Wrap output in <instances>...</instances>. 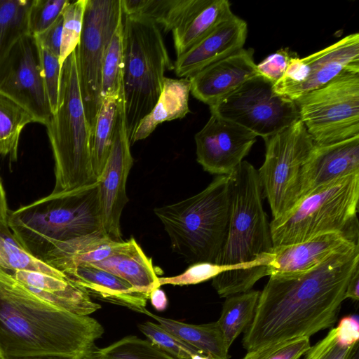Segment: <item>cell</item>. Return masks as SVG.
<instances>
[{
    "mask_svg": "<svg viewBox=\"0 0 359 359\" xmlns=\"http://www.w3.org/2000/svg\"><path fill=\"white\" fill-rule=\"evenodd\" d=\"M196 160L212 175H229L242 163L257 136L244 128L211 114L194 137Z\"/></svg>",
    "mask_w": 359,
    "mask_h": 359,
    "instance_id": "16",
    "label": "cell"
},
{
    "mask_svg": "<svg viewBox=\"0 0 359 359\" xmlns=\"http://www.w3.org/2000/svg\"><path fill=\"white\" fill-rule=\"evenodd\" d=\"M130 146L126 126L122 89L110 152L97 181L103 228L106 235L117 242L123 241L120 219L123 209L128 201L126 182L133 162Z\"/></svg>",
    "mask_w": 359,
    "mask_h": 359,
    "instance_id": "15",
    "label": "cell"
},
{
    "mask_svg": "<svg viewBox=\"0 0 359 359\" xmlns=\"http://www.w3.org/2000/svg\"><path fill=\"white\" fill-rule=\"evenodd\" d=\"M11 276L41 299L72 313L88 316L101 307L68 278L25 270L16 271Z\"/></svg>",
    "mask_w": 359,
    "mask_h": 359,
    "instance_id": "22",
    "label": "cell"
},
{
    "mask_svg": "<svg viewBox=\"0 0 359 359\" xmlns=\"http://www.w3.org/2000/svg\"><path fill=\"white\" fill-rule=\"evenodd\" d=\"M310 346V338H294L248 351L242 359H299Z\"/></svg>",
    "mask_w": 359,
    "mask_h": 359,
    "instance_id": "38",
    "label": "cell"
},
{
    "mask_svg": "<svg viewBox=\"0 0 359 359\" xmlns=\"http://www.w3.org/2000/svg\"><path fill=\"white\" fill-rule=\"evenodd\" d=\"M123 68V18L118 22L107 48L101 76L102 98L118 94L122 87Z\"/></svg>",
    "mask_w": 359,
    "mask_h": 359,
    "instance_id": "33",
    "label": "cell"
},
{
    "mask_svg": "<svg viewBox=\"0 0 359 359\" xmlns=\"http://www.w3.org/2000/svg\"><path fill=\"white\" fill-rule=\"evenodd\" d=\"M44 83L53 114L58 102L62 65L59 57L40 46Z\"/></svg>",
    "mask_w": 359,
    "mask_h": 359,
    "instance_id": "40",
    "label": "cell"
},
{
    "mask_svg": "<svg viewBox=\"0 0 359 359\" xmlns=\"http://www.w3.org/2000/svg\"><path fill=\"white\" fill-rule=\"evenodd\" d=\"M358 172L359 135L330 144L314 143L302 168L298 202L334 180Z\"/></svg>",
    "mask_w": 359,
    "mask_h": 359,
    "instance_id": "18",
    "label": "cell"
},
{
    "mask_svg": "<svg viewBox=\"0 0 359 359\" xmlns=\"http://www.w3.org/2000/svg\"><path fill=\"white\" fill-rule=\"evenodd\" d=\"M122 18L121 0H87L81 37L75 50L80 92L91 133L102 101L104 56Z\"/></svg>",
    "mask_w": 359,
    "mask_h": 359,
    "instance_id": "11",
    "label": "cell"
},
{
    "mask_svg": "<svg viewBox=\"0 0 359 359\" xmlns=\"http://www.w3.org/2000/svg\"><path fill=\"white\" fill-rule=\"evenodd\" d=\"M345 72H359V34H350L305 57L289 62L274 92L293 101Z\"/></svg>",
    "mask_w": 359,
    "mask_h": 359,
    "instance_id": "14",
    "label": "cell"
},
{
    "mask_svg": "<svg viewBox=\"0 0 359 359\" xmlns=\"http://www.w3.org/2000/svg\"><path fill=\"white\" fill-rule=\"evenodd\" d=\"M247 22L233 14L200 41L177 57L174 69L177 76L189 78L205 67L243 48Z\"/></svg>",
    "mask_w": 359,
    "mask_h": 359,
    "instance_id": "19",
    "label": "cell"
},
{
    "mask_svg": "<svg viewBox=\"0 0 359 359\" xmlns=\"http://www.w3.org/2000/svg\"><path fill=\"white\" fill-rule=\"evenodd\" d=\"M122 89L123 87L118 94L102 98L91 133V159L93 171L97 178L100 176L110 152L114 126Z\"/></svg>",
    "mask_w": 359,
    "mask_h": 359,
    "instance_id": "29",
    "label": "cell"
},
{
    "mask_svg": "<svg viewBox=\"0 0 359 359\" xmlns=\"http://www.w3.org/2000/svg\"><path fill=\"white\" fill-rule=\"evenodd\" d=\"M233 14L227 0H194L187 14L172 30L177 57L203 39Z\"/></svg>",
    "mask_w": 359,
    "mask_h": 359,
    "instance_id": "24",
    "label": "cell"
},
{
    "mask_svg": "<svg viewBox=\"0 0 359 359\" xmlns=\"http://www.w3.org/2000/svg\"><path fill=\"white\" fill-rule=\"evenodd\" d=\"M149 299L154 309L158 311H163L167 307L168 299L166 294L160 287L151 292Z\"/></svg>",
    "mask_w": 359,
    "mask_h": 359,
    "instance_id": "45",
    "label": "cell"
},
{
    "mask_svg": "<svg viewBox=\"0 0 359 359\" xmlns=\"http://www.w3.org/2000/svg\"><path fill=\"white\" fill-rule=\"evenodd\" d=\"M253 54L252 48H243L189 77L192 95L211 107L259 76Z\"/></svg>",
    "mask_w": 359,
    "mask_h": 359,
    "instance_id": "17",
    "label": "cell"
},
{
    "mask_svg": "<svg viewBox=\"0 0 359 359\" xmlns=\"http://www.w3.org/2000/svg\"><path fill=\"white\" fill-rule=\"evenodd\" d=\"M81 359H102L100 348L94 345L81 358Z\"/></svg>",
    "mask_w": 359,
    "mask_h": 359,
    "instance_id": "46",
    "label": "cell"
},
{
    "mask_svg": "<svg viewBox=\"0 0 359 359\" xmlns=\"http://www.w3.org/2000/svg\"><path fill=\"white\" fill-rule=\"evenodd\" d=\"M123 15L144 17L165 32L172 31L189 10L192 0H121Z\"/></svg>",
    "mask_w": 359,
    "mask_h": 359,
    "instance_id": "28",
    "label": "cell"
},
{
    "mask_svg": "<svg viewBox=\"0 0 359 359\" xmlns=\"http://www.w3.org/2000/svg\"><path fill=\"white\" fill-rule=\"evenodd\" d=\"M359 244L340 233H329L308 241L273 248L269 276L290 277L300 275L323 262L334 252Z\"/></svg>",
    "mask_w": 359,
    "mask_h": 359,
    "instance_id": "20",
    "label": "cell"
},
{
    "mask_svg": "<svg viewBox=\"0 0 359 359\" xmlns=\"http://www.w3.org/2000/svg\"><path fill=\"white\" fill-rule=\"evenodd\" d=\"M138 328L149 341L175 359H191L193 355H204L158 323L146 321L139 324Z\"/></svg>",
    "mask_w": 359,
    "mask_h": 359,
    "instance_id": "35",
    "label": "cell"
},
{
    "mask_svg": "<svg viewBox=\"0 0 359 359\" xmlns=\"http://www.w3.org/2000/svg\"><path fill=\"white\" fill-rule=\"evenodd\" d=\"M259 294L260 291L250 290L226 297L217 323L229 348L252 321Z\"/></svg>",
    "mask_w": 359,
    "mask_h": 359,
    "instance_id": "27",
    "label": "cell"
},
{
    "mask_svg": "<svg viewBox=\"0 0 359 359\" xmlns=\"http://www.w3.org/2000/svg\"><path fill=\"white\" fill-rule=\"evenodd\" d=\"M345 299H351L354 301L359 299V267L356 268L351 276L344 294Z\"/></svg>",
    "mask_w": 359,
    "mask_h": 359,
    "instance_id": "44",
    "label": "cell"
},
{
    "mask_svg": "<svg viewBox=\"0 0 359 359\" xmlns=\"http://www.w3.org/2000/svg\"><path fill=\"white\" fill-rule=\"evenodd\" d=\"M0 93L25 109L36 123L46 126L50 121L53 112L35 36L21 38L0 62Z\"/></svg>",
    "mask_w": 359,
    "mask_h": 359,
    "instance_id": "13",
    "label": "cell"
},
{
    "mask_svg": "<svg viewBox=\"0 0 359 359\" xmlns=\"http://www.w3.org/2000/svg\"><path fill=\"white\" fill-rule=\"evenodd\" d=\"M123 35L122 83L125 121L130 143L139 123L158 101L165 72L174 66L161 28L153 20L123 15Z\"/></svg>",
    "mask_w": 359,
    "mask_h": 359,
    "instance_id": "6",
    "label": "cell"
},
{
    "mask_svg": "<svg viewBox=\"0 0 359 359\" xmlns=\"http://www.w3.org/2000/svg\"><path fill=\"white\" fill-rule=\"evenodd\" d=\"M350 359H359V348L355 351Z\"/></svg>",
    "mask_w": 359,
    "mask_h": 359,
    "instance_id": "49",
    "label": "cell"
},
{
    "mask_svg": "<svg viewBox=\"0 0 359 359\" xmlns=\"http://www.w3.org/2000/svg\"><path fill=\"white\" fill-rule=\"evenodd\" d=\"M210 110L263 139L299 120L295 102L276 93L273 85L260 75L248 80Z\"/></svg>",
    "mask_w": 359,
    "mask_h": 359,
    "instance_id": "12",
    "label": "cell"
},
{
    "mask_svg": "<svg viewBox=\"0 0 359 359\" xmlns=\"http://www.w3.org/2000/svg\"><path fill=\"white\" fill-rule=\"evenodd\" d=\"M8 225L18 243L45 263L54 250L100 234L103 228L97 182L52 194L10 211Z\"/></svg>",
    "mask_w": 359,
    "mask_h": 359,
    "instance_id": "3",
    "label": "cell"
},
{
    "mask_svg": "<svg viewBox=\"0 0 359 359\" xmlns=\"http://www.w3.org/2000/svg\"><path fill=\"white\" fill-rule=\"evenodd\" d=\"M86 3L87 0L69 1L62 11L63 25L59 57L61 65L79 44Z\"/></svg>",
    "mask_w": 359,
    "mask_h": 359,
    "instance_id": "36",
    "label": "cell"
},
{
    "mask_svg": "<svg viewBox=\"0 0 359 359\" xmlns=\"http://www.w3.org/2000/svg\"><path fill=\"white\" fill-rule=\"evenodd\" d=\"M264 140L265 159L257 173L273 219H278L299 201L302 168L314 142L300 120Z\"/></svg>",
    "mask_w": 359,
    "mask_h": 359,
    "instance_id": "10",
    "label": "cell"
},
{
    "mask_svg": "<svg viewBox=\"0 0 359 359\" xmlns=\"http://www.w3.org/2000/svg\"><path fill=\"white\" fill-rule=\"evenodd\" d=\"M359 172L334 180L303 197L269 222L273 248L340 233L358 242Z\"/></svg>",
    "mask_w": 359,
    "mask_h": 359,
    "instance_id": "7",
    "label": "cell"
},
{
    "mask_svg": "<svg viewBox=\"0 0 359 359\" xmlns=\"http://www.w3.org/2000/svg\"><path fill=\"white\" fill-rule=\"evenodd\" d=\"M0 270L13 275L18 270L43 273L58 278H67L64 273L37 259L16 240L11 230L0 229Z\"/></svg>",
    "mask_w": 359,
    "mask_h": 359,
    "instance_id": "32",
    "label": "cell"
},
{
    "mask_svg": "<svg viewBox=\"0 0 359 359\" xmlns=\"http://www.w3.org/2000/svg\"><path fill=\"white\" fill-rule=\"evenodd\" d=\"M33 0H0V62L23 36L30 34L29 12Z\"/></svg>",
    "mask_w": 359,
    "mask_h": 359,
    "instance_id": "30",
    "label": "cell"
},
{
    "mask_svg": "<svg viewBox=\"0 0 359 359\" xmlns=\"http://www.w3.org/2000/svg\"><path fill=\"white\" fill-rule=\"evenodd\" d=\"M299 120L316 144L359 135V72H345L294 100Z\"/></svg>",
    "mask_w": 359,
    "mask_h": 359,
    "instance_id": "9",
    "label": "cell"
},
{
    "mask_svg": "<svg viewBox=\"0 0 359 359\" xmlns=\"http://www.w3.org/2000/svg\"><path fill=\"white\" fill-rule=\"evenodd\" d=\"M359 263V244L341 249L300 275L269 276L244 332L247 351L310 338L337 321L348 283Z\"/></svg>",
    "mask_w": 359,
    "mask_h": 359,
    "instance_id": "1",
    "label": "cell"
},
{
    "mask_svg": "<svg viewBox=\"0 0 359 359\" xmlns=\"http://www.w3.org/2000/svg\"><path fill=\"white\" fill-rule=\"evenodd\" d=\"M8 212L6 191L0 177V229L3 231L10 230L8 225Z\"/></svg>",
    "mask_w": 359,
    "mask_h": 359,
    "instance_id": "43",
    "label": "cell"
},
{
    "mask_svg": "<svg viewBox=\"0 0 359 359\" xmlns=\"http://www.w3.org/2000/svg\"><path fill=\"white\" fill-rule=\"evenodd\" d=\"M190 93L191 83L189 78L174 79L165 77L156 104L139 123L130 144L147 138L160 123L184 118L190 111Z\"/></svg>",
    "mask_w": 359,
    "mask_h": 359,
    "instance_id": "25",
    "label": "cell"
},
{
    "mask_svg": "<svg viewBox=\"0 0 359 359\" xmlns=\"http://www.w3.org/2000/svg\"><path fill=\"white\" fill-rule=\"evenodd\" d=\"M358 348V343L348 344L339 336L337 328L332 327L325 337L310 346L303 359H350Z\"/></svg>",
    "mask_w": 359,
    "mask_h": 359,
    "instance_id": "37",
    "label": "cell"
},
{
    "mask_svg": "<svg viewBox=\"0 0 359 359\" xmlns=\"http://www.w3.org/2000/svg\"><path fill=\"white\" fill-rule=\"evenodd\" d=\"M63 18L62 14L47 29L35 36L39 46L60 57Z\"/></svg>",
    "mask_w": 359,
    "mask_h": 359,
    "instance_id": "42",
    "label": "cell"
},
{
    "mask_svg": "<svg viewBox=\"0 0 359 359\" xmlns=\"http://www.w3.org/2000/svg\"><path fill=\"white\" fill-rule=\"evenodd\" d=\"M227 176L229 222L223 246L215 263L243 264L272 252L270 225L263 208L257 170L243 161Z\"/></svg>",
    "mask_w": 359,
    "mask_h": 359,
    "instance_id": "8",
    "label": "cell"
},
{
    "mask_svg": "<svg viewBox=\"0 0 359 359\" xmlns=\"http://www.w3.org/2000/svg\"><path fill=\"white\" fill-rule=\"evenodd\" d=\"M46 128L55 161L51 193L96 183L90 152L91 128L80 92L76 50L62 65L57 106Z\"/></svg>",
    "mask_w": 359,
    "mask_h": 359,
    "instance_id": "5",
    "label": "cell"
},
{
    "mask_svg": "<svg viewBox=\"0 0 359 359\" xmlns=\"http://www.w3.org/2000/svg\"><path fill=\"white\" fill-rule=\"evenodd\" d=\"M154 212L167 232L172 250L187 263H215L229 217V180L217 175L198 194Z\"/></svg>",
    "mask_w": 359,
    "mask_h": 359,
    "instance_id": "4",
    "label": "cell"
},
{
    "mask_svg": "<svg viewBox=\"0 0 359 359\" xmlns=\"http://www.w3.org/2000/svg\"><path fill=\"white\" fill-rule=\"evenodd\" d=\"M103 333L94 318L44 301L0 270V359H81Z\"/></svg>",
    "mask_w": 359,
    "mask_h": 359,
    "instance_id": "2",
    "label": "cell"
},
{
    "mask_svg": "<svg viewBox=\"0 0 359 359\" xmlns=\"http://www.w3.org/2000/svg\"><path fill=\"white\" fill-rule=\"evenodd\" d=\"M88 264L109 272L148 294L161 287L151 259L133 237L120 242L109 257Z\"/></svg>",
    "mask_w": 359,
    "mask_h": 359,
    "instance_id": "23",
    "label": "cell"
},
{
    "mask_svg": "<svg viewBox=\"0 0 359 359\" xmlns=\"http://www.w3.org/2000/svg\"><path fill=\"white\" fill-rule=\"evenodd\" d=\"M23 359H74V358H66L60 357H39V358H29Z\"/></svg>",
    "mask_w": 359,
    "mask_h": 359,
    "instance_id": "47",
    "label": "cell"
},
{
    "mask_svg": "<svg viewBox=\"0 0 359 359\" xmlns=\"http://www.w3.org/2000/svg\"><path fill=\"white\" fill-rule=\"evenodd\" d=\"M102 359H175L148 340L128 336L100 348Z\"/></svg>",
    "mask_w": 359,
    "mask_h": 359,
    "instance_id": "34",
    "label": "cell"
},
{
    "mask_svg": "<svg viewBox=\"0 0 359 359\" xmlns=\"http://www.w3.org/2000/svg\"><path fill=\"white\" fill-rule=\"evenodd\" d=\"M143 314L184 341L194 346L209 359H229V350L217 321L203 325L188 324L154 314L146 309Z\"/></svg>",
    "mask_w": 359,
    "mask_h": 359,
    "instance_id": "26",
    "label": "cell"
},
{
    "mask_svg": "<svg viewBox=\"0 0 359 359\" xmlns=\"http://www.w3.org/2000/svg\"><path fill=\"white\" fill-rule=\"evenodd\" d=\"M90 297L144 313L149 294L125 280L90 264H82L63 271Z\"/></svg>",
    "mask_w": 359,
    "mask_h": 359,
    "instance_id": "21",
    "label": "cell"
},
{
    "mask_svg": "<svg viewBox=\"0 0 359 359\" xmlns=\"http://www.w3.org/2000/svg\"><path fill=\"white\" fill-rule=\"evenodd\" d=\"M191 359H209V358L204 355L195 354L191 356Z\"/></svg>",
    "mask_w": 359,
    "mask_h": 359,
    "instance_id": "48",
    "label": "cell"
},
{
    "mask_svg": "<svg viewBox=\"0 0 359 359\" xmlns=\"http://www.w3.org/2000/svg\"><path fill=\"white\" fill-rule=\"evenodd\" d=\"M296 55L288 48H281L257 65L258 72L274 85L283 76L290 61Z\"/></svg>",
    "mask_w": 359,
    "mask_h": 359,
    "instance_id": "41",
    "label": "cell"
},
{
    "mask_svg": "<svg viewBox=\"0 0 359 359\" xmlns=\"http://www.w3.org/2000/svg\"><path fill=\"white\" fill-rule=\"evenodd\" d=\"M32 122H36L35 119L25 109L0 93V156L17 160L20 133Z\"/></svg>",
    "mask_w": 359,
    "mask_h": 359,
    "instance_id": "31",
    "label": "cell"
},
{
    "mask_svg": "<svg viewBox=\"0 0 359 359\" xmlns=\"http://www.w3.org/2000/svg\"><path fill=\"white\" fill-rule=\"evenodd\" d=\"M68 0H33L29 12V34L36 36L50 27L62 14Z\"/></svg>",
    "mask_w": 359,
    "mask_h": 359,
    "instance_id": "39",
    "label": "cell"
}]
</instances>
